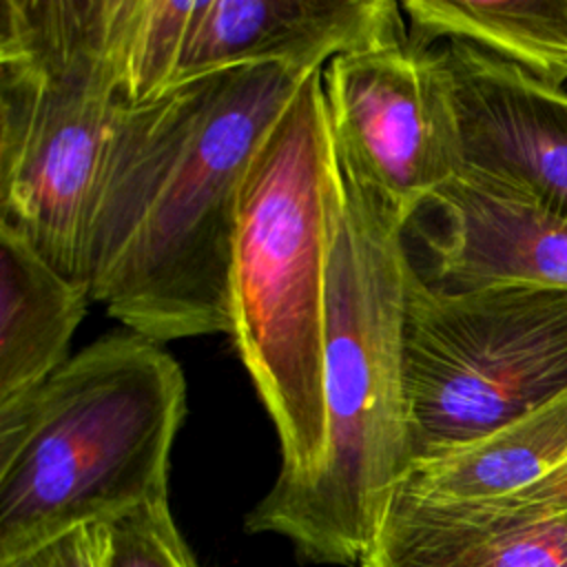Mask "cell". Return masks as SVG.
<instances>
[{
	"mask_svg": "<svg viewBox=\"0 0 567 567\" xmlns=\"http://www.w3.org/2000/svg\"><path fill=\"white\" fill-rule=\"evenodd\" d=\"M106 520H95L0 558V567H106Z\"/></svg>",
	"mask_w": 567,
	"mask_h": 567,
	"instance_id": "17",
	"label": "cell"
},
{
	"mask_svg": "<svg viewBox=\"0 0 567 567\" xmlns=\"http://www.w3.org/2000/svg\"><path fill=\"white\" fill-rule=\"evenodd\" d=\"M567 463V390L465 447L414 463L396 489L436 503L514 494Z\"/></svg>",
	"mask_w": 567,
	"mask_h": 567,
	"instance_id": "13",
	"label": "cell"
},
{
	"mask_svg": "<svg viewBox=\"0 0 567 567\" xmlns=\"http://www.w3.org/2000/svg\"><path fill=\"white\" fill-rule=\"evenodd\" d=\"M106 567H199L168 507V494L106 520Z\"/></svg>",
	"mask_w": 567,
	"mask_h": 567,
	"instance_id": "16",
	"label": "cell"
},
{
	"mask_svg": "<svg viewBox=\"0 0 567 567\" xmlns=\"http://www.w3.org/2000/svg\"><path fill=\"white\" fill-rule=\"evenodd\" d=\"M403 385L412 465L538 410L567 390V290H447L412 266Z\"/></svg>",
	"mask_w": 567,
	"mask_h": 567,
	"instance_id": "6",
	"label": "cell"
},
{
	"mask_svg": "<svg viewBox=\"0 0 567 567\" xmlns=\"http://www.w3.org/2000/svg\"><path fill=\"white\" fill-rule=\"evenodd\" d=\"M403 233L334 155L328 179L326 458L312 481L281 498L264 496L246 518L248 532L286 536L312 563H361L412 465L403 385L412 261Z\"/></svg>",
	"mask_w": 567,
	"mask_h": 567,
	"instance_id": "2",
	"label": "cell"
},
{
	"mask_svg": "<svg viewBox=\"0 0 567 567\" xmlns=\"http://www.w3.org/2000/svg\"><path fill=\"white\" fill-rule=\"evenodd\" d=\"M403 40L394 0H202L173 86L252 64L310 75L339 55Z\"/></svg>",
	"mask_w": 567,
	"mask_h": 567,
	"instance_id": "10",
	"label": "cell"
},
{
	"mask_svg": "<svg viewBox=\"0 0 567 567\" xmlns=\"http://www.w3.org/2000/svg\"><path fill=\"white\" fill-rule=\"evenodd\" d=\"M339 166L408 228L463 168L443 47L408 40L346 53L321 73Z\"/></svg>",
	"mask_w": 567,
	"mask_h": 567,
	"instance_id": "7",
	"label": "cell"
},
{
	"mask_svg": "<svg viewBox=\"0 0 567 567\" xmlns=\"http://www.w3.org/2000/svg\"><path fill=\"white\" fill-rule=\"evenodd\" d=\"M306 78L237 66L120 109L91 195L84 281L126 330L159 343L228 334L239 188Z\"/></svg>",
	"mask_w": 567,
	"mask_h": 567,
	"instance_id": "1",
	"label": "cell"
},
{
	"mask_svg": "<svg viewBox=\"0 0 567 567\" xmlns=\"http://www.w3.org/2000/svg\"><path fill=\"white\" fill-rule=\"evenodd\" d=\"M111 0H0V221L84 281L91 195L122 109Z\"/></svg>",
	"mask_w": 567,
	"mask_h": 567,
	"instance_id": "5",
	"label": "cell"
},
{
	"mask_svg": "<svg viewBox=\"0 0 567 567\" xmlns=\"http://www.w3.org/2000/svg\"><path fill=\"white\" fill-rule=\"evenodd\" d=\"M401 9L414 44L456 40L545 84L567 82V0H405Z\"/></svg>",
	"mask_w": 567,
	"mask_h": 567,
	"instance_id": "14",
	"label": "cell"
},
{
	"mask_svg": "<svg viewBox=\"0 0 567 567\" xmlns=\"http://www.w3.org/2000/svg\"><path fill=\"white\" fill-rule=\"evenodd\" d=\"M89 301L86 284L55 270L24 233L0 221V410L24 401L71 359Z\"/></svg>",
	"mask_w": 567,
	"mask_h": 567,
	"instance_id": "12",
	"label": "cell"
},
{
	"mask_svg": "<svg viewBox=\"0 0 567 567\" xmlns=\"http://www.w3.org/2000/svg\"><path fill=\"white\" fill-rule=\"evenodd\" d=\"M202 0H111L109 55L122 106L148 104L173 89Z\"/></svg>",
	"mask_w": 567,
	"mask_h": 567,
	"instance_id": "15",
	"label": "cell"
},
{
	"mask_svg": "<svg viewBox=\"0 0 567 567\" xmlns=\"http://www.w3.org/2000/svg\"><path fill=\"white\" fill-rule=\"evenodd\" d=\"M321 73L301 82L268 131L237 206L228 337L279 439L270 498L312 481L328 447V179L337 153Z\"/></svg>",
	"mask_w": 567,
	"mask_h": 567,
	"instance_id": "3",
	"label": "cell"
},
{
	"mask_svg": "<svg viewBox=\"0 0 567 567\" xmlns=\"http://www.w3.org/2000/svg\"><path fill=\"white\" fill-rule=\"evenodd\" d=\"M186 412L179 363L137 332H111L0 410V558L168 494Z\"/></svg>",
	"mask_w": 567,
	"mask_h": 567,
	"instance_id": "4",
	"label": "cell"
},
{
	"mask_svg": "<svg viewBox=\"0 0 567 567\" xmlns=\"http://www.w3.org/2000/svg\"><path fill=\"white\" fill-rule=\"evenodd\" d=\"M430 284L447 290H567V219L529 193L463 166L430 202Z\"/></svg>",
	"mask_w": 567,
	"mask_h": 567,
	"instance_id": "11",
	"label": "cell"
},
{
	"mask_svg": "<svg viewBox=\"0 0 567 567\" xmlns=\"http://www.w3.org/2000/svg\"><path fill=\"white\" fill-rule=\"evenodd\" d=\"M361 567H567V463L514 494L436 503L396 489Z\"/></svg>",
	"mask_w": 567,
	"mask_h": 567,
	"instance_id": "8",
	"label": "cell"
},
{
	"mask_svg": "<svg viewBox=\"0 0 567 567\" xmlns=\"http://www.w3.org/2000/svg\"><path fill=\"white\" fill-rule=\"evenodd\" d=\"M463 166L489 173L567 219V91L465 42L443 44Z\"/></svg>",
	"mask_w": 567,
	"mask_h": 567,
	"instance_id": "9",
	"label": "cell"
}]
</instances>
